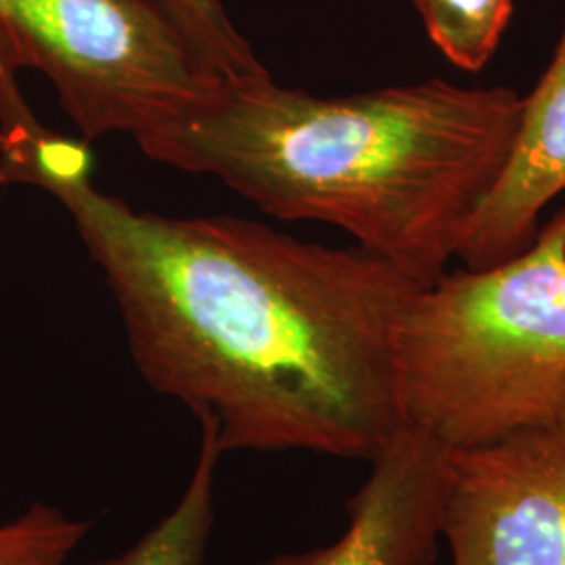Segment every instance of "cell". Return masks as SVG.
Segmentation results:
<instances>
[{
    "label": "cell",
    "mask_w": 565,
    "mask_h": 565,
    "mask_svg": "<svg viewBox=\"0 0 565 565\" xmlns=\"http://www.w3.org/2000/svg\"><path fill=\"white\" fill-rule=\"evenodd\" d=\"M179 30L203 72L218 82H247L270 76L249 42L228 20L221 0H153Z\"/></svg>",
    "instance_id": "30bf717a"
},
{
    "label": "cell",
    "mask_w": 565,
    "mask_h": 565,
    "mask_svg": "<svg viewBox=\"0 0 565 565\" xmlns=\"http://www.w3.org/2000/svg\"><path fill=\"white\" fill-rule=\"evenodd\" d=\"M443 539L452 565H565V422L450 452Z\"/></svg>",
    "instance_id": "5b68a950"
},
{
    "label": "cell",
    "mask_w": 565,
    "mask_h": 565,
    "mask_svg": "<svg viewBox=\"0 0 565 565\" xmlns=\"http://www.w3.org/2000/svg\"><path fill=\"white\" fill-rule=\"evenodd\" d=\"M565 2V0H564ZM565 193V20L559 42L522 118L503 174L467 224L457 249L465 268L511 260L534 242L541 214Z\"/></svg>",
    "instance_id": "52a82bcc"
},
{
    "label": "cell",
    "mask_w": 565,
    "mask_h": 565,
    "mask_svg": "<svg viewBox=\"0 0 565 565\" xmlns=\"http://www.w3.org/2000/svg\"><path fill=\"white\" fill-rule=\"evenodd\" d=\"M20 70L51 81L82 141L141 149L218 82L153 0H0V78Z\"/></svg>",
    "instance_id": "277c9868"
},
{
    "label": "cell",
    "mask_w": 565,
    "mask_h": 565,
    "mask_svg": "<svg viewBox=\"0 0 565 565\" xmlns=\"http://www.w3.org/2000/svg\"><path fill=\"white\" fill-rule=\"evenodd\" d=\"M522 95L443 78L317 97L264 76L216 82L145 156L210 174L281 221L345 231L438 281L503 174Z\"/></svg>",
    "instance_id": "7a4b0ae2"
},
{
    "label": "cell",
    "mask_w": 565,
    "mask_h": 565,
    "mask_svg": "<svg viewBox=\"0 0 565 565\" xmlns=\"http://www.w3.org/2000/svg\"><path fill=\"white\" fill-rule=\"evenodd\" d=\"M88 532V522L36 501L0 524V565H67Z\"/></svg>",
    "instance_id": "8fae6325"
},
{
    "label": "cell",
    "mask_w": 565,
    "mask_h": 565,
    "mask_svg": "<svg viewBox=\"0 0 565 565\" xmlns=\"http://www.w3.org/2000/svg\"><path fill=\"white\" fill-rule=\"evenodd\" d=\"M200 425L198 461L179 503L135 545L90 565H205L216 524V471L224 450L216 424L200 419Z\"/></svg>",
    "instance_id": "ba28073f"
},
{
    "label": "cell",
    "mask_w": 565,
    "mask_h": 565,
    "mask_svg": "<svg viewBox=\"0 0 565 565\" xmlns=\"http://www.w3.org/2000/svg\"><path fill=\"white\" fill-rule=\"evenodd\" d=\"M448 461L445 446L403 427L369 461L366 480L345 503L348 524L333 543L256 565H434Z\"/></svg>",
    "instance_id": "8992f818"
},
{
    "label": "cell",
    "mask_w": 565,
    "mask_h": 565,
    "mask_svg": "<svg viewBox=\"0 0 565 565\" xmlns=\"http://www.w3.org/2000/svg\"><path fill=\"white\" fill-rule=\"evenodd\" d=\"M431 44L463 72L484 70L505 36L513 0H413Z\"/></svg>",
    "instance_id": "9c48e42d"
},
{
    "label": "cell",
    "mask_w": 565,
    "mask_h": 565,
    "mask_svg": "<svg viewBox=\"0 0 565 565\" xmlns=\"http://www.w3.org/2000/svg\"><path fill=\"white\" fill-rule=\"evenodd\" d=\"M44 191L102 268L142 380L214 422L224 452L371 461L403 429L396 343L425 285L398 266L254 221L135 210L93 179Z\"/></svg>",
    "instance_id": "6da1fadb"
},
{
    "label": "cell",
    "mask_w": 565,
    "mask_h": 565,
    "mask_svg": "<svg viewBox=\"0 0 565 565\" xmlns=\"http://www.w3.org/2000/svg\"><path fill=\"white\" fill-rule=\"evenodd\" d=\"M396 380L404 427L450 452L565 422V210L511 260L413 296Z\"/></svg>",
    "instance_id": "3957f363"
}]
</instances>
